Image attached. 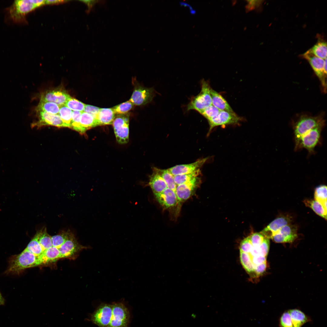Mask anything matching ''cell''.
I'll return each mask as SVG.
<instances>
[{
  "label": "cell",
  "mask_w": 327,
  "mask_h": 327,
  "mask_svg": "<svg viewBox=\"0 0 327 327\" xmlns=\"http://www.w3.org/2000/svg\"><path fill=\"white\" fill-rule=\"evenodd\" d=\"M314 200L320 202L327 211V186L321 185L317 187L315 190Z\"/></svg>",
  "instance_id": "30"
},
{
  "label": "cell",
  "mask_w": 327,
  "mask_h": 327,
  "mask_svg": "<svg viewBox=\"0 0 327 327\" xmlns=\"http://www.w3.org/2000/svg\"><path fill=\"white\" fill-rule=\"evenodd\" d=\"M71 110L65 105L59 106L58 115L63 123L64 127L71 128Z\"/></svg>",
  "instance_id": "31"
},
{
  "label": "cell",
  "mask_w": 327,
  "mask_h": 327,
  "mask_svg": "<svg viewBox=\"0 0 327 327\" xmlns=\"http://www.w3.org/2000/svg\"><path fill=\"white\" fill-rule=\"evenodd\" d=\"M115 117L112 108H100L96 117L97 126L112 124Z\"/></svg>",
  "instance_id": "22"
},
{
  "label": "cell",
  "mask_w": 327,
  "mask_h": 327,
  "mask_svg": "<svg viewBox=\"0 0 327 327\" xmlns=\"http://www.w3.org/2000/svg\"><path fill=\"white\" fill-rule=\"evenodd\" d=\"M279 327H294L288 310L281 315L279 320Z\"/></svg>",
  "instance_id": "41"
},
{
  "label": "cell",
  "mask_w": 327,
  "mask_h": 327,
  "mask_svg": "<svg viewBox=\"0 0 327 327\" xmlns=\"http://www.w3.org/2000/svg\"><path fill=\"white\" fill-rule=\"evenodd\" d=\"M200 182V178L198 176L189 181L177 185L175 192L178 202L188 199L199 187Z\"/></svg>",
  "instance_id": "13"
},
{
  "label": "cell",
  "mask_w": 327,
  "mask_h": 327,
  "mask_svg": "<svg viewBox=\"0 0 327 327\" xmlns=\"http://www.w3.org/2000/svg\"><path fill=\"white\" fill-rule=\"evenodd\" d=\"M158 170L166 183L167 187L175 192L177 185L174 181V176L168 169L162 170L158 169Z\"/></svg>",
  "instance_id": "32"
},
{
  "label": "cell",
  "mask_w": 327,
  "mask_h": 327,
  "mask_svg": "<svg viewBox=\"0 0 327 327\" xmlns=\"http://www.w3.org/2000/svg\"><path fill=\"white\" fill-rule=\"evenodd\" d=\"M5 304V299L2 297L0 292V306L4 305Z\"/></svg>",
  "instance_id": "52"
},
{
  "label": "cell",
  "mask_w": 327,
  "mask_h": 327,
  "mask_svg": "<svg viewBox=\"0 0 327 327\" xmlns=\"http://www.w3.org/2000/svg\"><path fill=\"white\" fill-rule=\"evenodd\" d=\"M241 119L235 113L220 111L216 116L207 120L209 125L208 134L215 127L237 124Z\"/></svg>",
  "instance_id": "11"
},
{
  "label": "cell",
  "mask_w": 327,
  "mask_h": 327,
  "mask_svg": "<svg viewBox=\"0 0 327 327\" xmlns=\"http://www.w3.org/2000/svg\"><path fill=\"white\" fill-rule=\"evenodd\" d=\"M303 202L306 206L311 208L317 215L326 220L327 211L320 202L312 199H305Z\"/></svg>",
  "instance_id": "27"
},
{
  "label": "cell",
  "mask_w": 327,
  "mask_h": 327,
  "mask_svg": "<svg viewBox=\"0 0 327 327\" xmlns=\"http://www.w3.org/2000/svg\"><path fill=\"white\" fill-rule=\"evenodd\" d=\"M129 117L128 114H118L112 123L117 142L120 144L127 143L129 140Z\"/></svg>",
  "instance_id": "6"
},
{
  "label": "cell",
  "mask_w": 327,
  "mask_h": 327,
  "mask_svg": "<svg viewBox=\"0 0 327 327\" xmlns=\"http://www.w3.org/2000/svg\"><path fill=\"white\" fill-rule=\"evenodd\" d=\"M220 111L211 104L204 109L200 114L208 120L216 116Z\"/></svg>",
  "instance_id": "40"
},
{
  "label": "cell",
  "mask_w": 327,
  "mask_h": 327,
  "mask_svg": "<svg viewBox=\"0 0 327 327\" xmlns=\"http://www.w3.org/2000/svg\"><path fill=\"white\" fill-rule=\"evenodd\" d=\"M36 110L37 111H43L53 114H57L59 113V106L52 102L40 100Z\"/></svg>",
  "instance_id": "29"
},
{
  "label": "cell",
  "mask_w": 327,
  "mask_h": 327,
  "mask_svg": "<svg viewBox=\"0 0 327 327\" xmlns=\"http://www.w3.org/2000/svg\"><path fill=\"white\" fill-rule=\"evenodd\" d=\"M35 235L43 251L53 246L51 236L48 233L45 227L38 231Z\"/></svg>",
  "instance_id": "26"
},
{
  "label": "cell",
  "mask_w": 327,
  "mask_h": 327,
  "mask_svg": "<svg viewBox=\"0 0 327 327\" xmlns=\"http://www.w3.org/2000/svg\"><path fill=\"white\" fill-rule=\"evenodd\" d=\"M212 104L220 111H225L233 113H235L226 100L220 94L210 88Z\"/></svg>",
  "instance_id": "21"
},
{
  "label": "cell",
  "mask_w": 327,
  "mask_h": 327,
  "mask_svg": "<svg viewBox=\"0 0 327 327\" xmlns=\"http://www.w3.org/2000/svg\"><path fill=\"white\" fill-rule=\"evenodd\" d=\"M88 247L80 244L72 232L62 245L58 249L61 258L72 257L78 252Z\"/></svg>",
  "instance_id": "12"
},
{
  "label": "cell",
  "mask_w": 327,
  "mask_h": 327,
  "mask_svg": "<svg viewBox=\"0 0 327 327\" xmlns=\"http://www.w3.org/2000/svg\"><path fill=\"white\" fill-rule=\"evenodd\" d=\"M297 227L291 224L282 227L271 239L276 243H291L297 237Z\"/></svg>",
  "instance_id": "16"
},
{
  "label": "cell",
  "mask_w": 327,
  "mask_h": 327,
  "mask_svg": "<svg viewBox=\"0 0 327 327\" xmlns=\"http://www.w3.org/2000/svg\"><path fill=\"white\" fill-rule=\"evenodd\" d=\"M38 121L35 126L51 125L57 127H64L63 123L58 114H53L43 111H37Z\"/></svg>",
  "instance_id": "19"
},
{
  "label": "cell",
  "mask_w": 327,
  "mask_h": 327,
  "mask_svg": "<svg viewBox=\"0 0 327 327\" xmlns=\"http://www.w3.org/2000/svg\"><path fill=\"white\" fill-rule=\"evenodd\" d=\"M154 194L157 201L165 208L173 207L178 203L176 192L168 187L162 192Z\"/></svg>",
  "instance_id": "18"
},
{
  "label": "cell",
  "mask_w": 327,
  "mask_h": 327,
  "mask_svg": "<svg viewBox=\"0 0 327 327\" xmlns=\"http://www.w3.org/2000/svg\"><path fill=\"white\" fill-rule=\"evenodd\" d=\"M240 253V261L245 270L249 274L254 272L253 266L249 255L241 251Z\"/></svg>",
  "instance_id": "36"
},
{
  "label": "cell",
  "mask_w": 327,
  "mask_h": 327,
  "mask_svg": "<svg viewBox=\"0 0 327 327\" xmlns=\"http://www.w3.org/2000/svg\"><path fill=\"white\" fill-rule=\"evenodd\" d=\"M294 327H301L306 323L310 322V317L298 309L288 310Z\"/></svg>",
  "instance_id": "24"
},
{
  "label": "cell",
  "mask_w": 327,
  "mask_h": 327,
  "mask_svg": "<svg viewBox=\"0 0 327 327\" xmlns=\"http://www.w3.org/2000/svg\"><path fill=\"white\" fill-rule=\"evenodd\" d=\"M45 4V0H16L6 9L8 18L13 22H26L25 15L36 8Z\"/></svg>",
  "instance_id": "1"
},
{
  "label": "cell",
  "mask_w": 327,
  "mask_h": 327,
  "mask_svg": "<svg viewBox=\"0 0 327 327\" xmlns=\"http://www.w3.org/2000/svg\"><path fill=\"white\" fill-rule=\"evenodd\" d=\"M266 257L261 256L254 257L250 259L254 271L255 267L258 265L266 262Z\"/></svg>",
  "instance_id": "47"
},
{
  "label": "cell",
  "mask_w": 327,
  "mask_h": 327,
  "mask_svg": "<svg viewBox=\"0 0 327 327\" xmlns=\"http://www.w3.org/2000/svg\"><path fill=\"white\" fill-rule=\"evenodd\" d=\"M71 97L66 91L61 89L48 90L41 95L40 100L54 103L59 106L65 105Z\"/></svg>",
  "instance_id": "15"
},
{
  "label": "cell",
  "mask_w": 327,
  "mask_h": 327,
  "mask_svg": "<svg viewBox=\"0 0 327 327\" xmlns=\"http://www.w3.org/2000/svg\"><path fill=\"white\" fill-rule=\"evenodd\" d=\"M66 1L63 0H45V4H53L65 2Z\"/></svg>",
  "instance_id": "51"
},
{
  "label": "cell",
  "mask_w": 327,
  "mask_h": 327,
  "mask_svg": "<svg viewBox=\"0 0 327 327\" xmlns=\"http://www.w3.org/2000/svg\"><path fill=\"white\" fill-rule=\"evenodd\" d=\"M71 110L74 111H83L85 104L78 100L71 97L65 104Z\"/></svg>",
  "instance_id": "38"
},
{
  "label": "cell",
  "mask_w": 327,
  "mask_h": 327,
  "mask_svg": "<svg viewBox=\"0 0 327 327\" xmlns=\"http://www.w3.org/2000/svg\"><path fill=\"white\" fill-rule=\"evenodd\" d=\"M112 315V305L103 303L91 315L90 320L99 327H109Z\"/></svg>",
  "instance_id": "10"
},
{
  "label": "cell",
  "mask_w": 327,
  "mask_h": 327,
  "mask_svg": "<svg viewBox=\"0 0 327 327\" xmlns=\"http://www.w3.org/2000/svg\"><path fill=\"white\" fill-rule=\"evenodd\" d=\"M111 305L112 315L109 327H127L130 314L127 308L121 302Z\"/></svg>",
  "instance_id": "7"
},
{
  "label": "cell",
  "mask_w": 327,
  "mask_h": 327,
  "mask_svg": "<svg viewBox=\"0 0 327 327\" xmlns=\"http://www.w3.org/2000/svg\"><path fill=\"white\" fill-rule=\"evenodd\" d=\"M25 248L37 256H40L43 252L35 234Z\"/></svg>",
  "instance_id": "35"
},
{
  "label": "cell",
  "mask_w": 327,
  "mask_h": 327,
  "mask_svg": "<svg viewBox=\"0 0 327 327\" xmlns=\"http://www.w3.org/2000/svg\"><path fill=\"white\" fill-rule=\"evenodd\" d=\"M100 109V108L96 106L90 105L85 104L83 112L91 115L96 118V116L98 114Z\"/></svg>",
  "instance_id": "46"
},
{
  "label": "cell",
  "mask_w": 327,
  "mask_h": 327,
  "mask_svg": "<svg viewBox=\"0 0 327 327\" xmlns=\"http://www.w3.org/2000/svg\"><path fill=\"white\" fill-rule=\"evenodd\" d=\"M81 112L74 111H72L71 128L81 133V128L80 125V120Z\"/></svg>",
  "instance_id": "39"
},
{
  "label": "cell",
  "mask_w": 327,
  "mask_h": 327,
  "mask_svg": "<svg viewBox=\"0 0 327 327\" xmlns=\"http://www.w3.org/2000/svg\"><path fill=\"white\" fill-rule=\"evenodd\" d=\"M247 4L245 6L246 12L258 8L263 3L262 0H246Z\"/></svg>",
  "instance_id": "45"
},
{
  "label": "cell",
  "mask_w": 327,
  "mask_h": 327,
  "mask_svg": "<svg viewBox=\"0 0 327 327\" xmlns=\"http://www.w3.org/2000/svg\"><path fill=\"white\" fill-rule=\"evenodd\" d=\"M40 265L38 256L25 248L21 253L12 257L6 273L18 274L26 269Z\"/></svg>",
  "instance_id": "2"
},
{
  "label": "cell",
  "mask_w": 327,
  "mask_h": 327,
  "mask_svg": "<svg viewBox=\"0 0 327 327\" xmlns=\"http://www.w3.org/2000/svg\"><path fill=\"white\" fill-rule=\"evenodd\" d=\"M211 88L208 81L202 80L201 82V91L197 95L191 98L187 106V111L194 110L200 113L211 105Z\"/></svg>",
  "instance_id": "4"
},
{
  "label": "cell",
  "mask_w": 327,
  "mask_h": 327,
  "mask_svg": "<svg viewBox=\"0 0 327 327\" xmlns=\"http://www.w3.org/2000/svg\"><path fill=\"white\" fill-rule=\"evenodd\" d=\"M325 124V121L314 127L305 134L301 138L296 150L306 149L308 153H315V148L319 141L322 129Z\"/></svg>",
  "instance_id": "5"
},
{
  "label": "cell",
  "mask_w": 327,
  "mask_h": 327,
  "mask_svg": "<svg viewBox=\"0 0 327 327\" xmlns=\"http://www.w3.org/2000/svg\"><path fill=\"white\" fill-rule=\"evenodd\" d=\"M302 57L309 63L315 74L320 81L324 92H326V75L324 70L325 59L314 55L309 50L303 54Z\"/></svg>",
  "instance_id": "8"
},
{
  "label": "cell",
  "mask_w": 327,
  "mask_h": 327,
  "mask_svg": "<svg viewBox=\"0 0 327 327\" xmlns=\"http://www.w3.org/2000/svg\"><path fill=\"white\" fill-rule=\"evenodd\" d=\"M155 95L153 88H147L138 84L135 85L133 93L129 100L134 105H145L150 102Z\"/></svg>",
  "instance_id": "9"
},
{
  "label": "cell",
  "mask_w": 327,
  "mask_h": 327,
  "mask_svg": "<svg viewBox=\"0 0 327 327\" xmlns=\"http://www.w3.org/2000/svg\"><path fill=\"white\" fill-rule=\"evenodd\" d=\"M134 105L129 101H127L112 108L116 114H125L131 110L133 107Z\"/></svg>",
  "instance_id": "37"
},
{
  "label": "cell",
  "mask_w": 327,
  "mask_h": 327,
  "mask_svg": "<svg viewBox=\"0 0 327 327\" xmlns=\"http://www.w3.org/2000/svg\"><path fill=\"white\" fill-rule=\"evenodd\" d=\"M200 173V169L190 173L174 176V181L176 185H178L189 181L198 177Z\"/></svg>",
  "instance_id": "33"
},
{
  "label": "cell",
  "mask_w": 327,
  "mask_h": 327,
  "mask_svg": "<svg viewBox=\"0 0 327 327\" xmlns=\"http://www.w3.org/2000/svg\"><path fill=\"white\" fill-rule=\"evenodd\" d=\"M324 121L323 116L321 115L316 116L303 115L298 119L293 125L296 151L301 138L311 129Z\"/></svg>",
  "instance_id": "3"
},
{
  "label": "cell",
  "mask_w": 327,
  "mask_h": 327,
  "mask_svg": "<svg viewBox=\"0 0 327 327\" xmlns=\"http://www.w3.org/2000/svg\"><path fill=\"white\" fill-rule=\"evenodd\" d=\"M292 218L288 215L281 216L271 222L260 233L264 237L271 239L282 227L291 224Z\"/></svg>",
  "instance_id": "14"
},
{
  "label": "cell",
  "mask_w": 327,
  "mask_h": 327,
  "mask_svg": "<svg viewBox=\"0 0 327 327\" xmlns=\"http://www.w3.org/2000/svg\"><path fill=\"white\" fill-rule=\"evenodd\" d=\"M309 50L311 53L318 57L323 59L327 58V43L324 41H318Z\"/></svg>",
  "instance_id": "28"
},
{
  "label": "cell",
  "mask_w": 327,
  "mask_h": 327,
  "mask_svg": "<svg viewBox=\"0 0 327 327\" xmlns=\"http://www.w3.org/2000/svg\"><path fill=\"white\" fill-rule=\"evenodd\" d=\"M252 246V244L248 236L243 239L240 243V251L248 253L251 251Z\"/></svg>",
  "instance_id": "43"
},
{
  "label": "cell",
  "mask_w": 327,
  "mask_h": 327,
  "mask_svg": "<svg viewBox=\"0 0 327 327\" xmlns=\"http://www.w3.org/2000/svg\"><path fill=\"white\" fill-rule=\"evenodd\" d=\"M148 185L154 194L162 192L167 187L166 183L159 171L158 168H153V173L149 177Z\"/></svg>",
  "instance_id": "20"
},
{
  "label": "cell",
  "mask_w": 327,
  "mask_h": 327,
  "mask_svg": "<svg viewBox=\"0 0 327 327\" xmlns=\"http://www.w3.org/2000/svg\"><path fill=\"white\" fill-rule=\"evenodd\" d=\"M81 1L87 5L88 9L89 10L93 8L96 3H102V2H99L100 1L98 0H83Z\"/></svg>",
  "instance_id": "49"
},
{
  "label": "cell",
  "mask_w": 327,
  "mask_h": 327,
  "mask_svg": "<svg viewBox=\"0 0 327 327\" xmlns=\"http://www.w3.org/2000/svg\"><path fill=\"white\" fill-rule=\"evenodd\" d=\"M269 239L265 237L263 241L259 246L261 256L267 257L269 252Z\"/></svg>",
  "instance_id": "44"
},
{
  "label": "cell",
  "mask_w": 327,
  "mask_h": 327,
  "mask_svg": "<svg viewBox=\"0 0 327 327\" xmlns=\"http://www.w3.org/2000/svg\"><path fill=\"white\" fill-rule=\"evenodd\" d=\"M71 232L68 230L63 231L57 235L51 236L52 246L59 249L65 242Z\"/></svg>",
  "instance_id": "34"
},
{
  "label": "cell",
  "mask_w": 327,
  "mask_h": 327,
  "mask_svg": "<svg viewBox=\"0 0 327 327\" xmlns=\"http://www.w3.org/2000/svg\"><path fill=\"white\" fill-rule=\"evenodd\" d=\"M180 4L181 5L188 7L190 10V13L191 14L194 15L196 14V10L194 9L188 3L185 2H180Z\"/></svg>",
  "instance_id": "50"
},
{
  "label": "cell",
  "mask_w": 327,
  "mask_h": 327,
  "mask_svg": "<svg viewBox=\"0 0 327 327\" xmlns=\"http://www.w3.org/2000/svg\"><path fill=\"white\" fill-rule=\"evenodd\" d=\"M81 133L84 134L88 130L97 126L95 117L87 113L82 112L80 120Z\"/></svg>",
  "instance_id": "25"
},
{
  "label": "cell",
  "mask_w": 327,
  "mask_h": 327,
  "mask_svg": "<svg viewBox=\"0 0 327 327\" xmlns=\"http://www.w3.org/2000/svg\"><path fill=\"white\" fill-rule=\"evenodd\" d=\"M253 246H259L262 243L264 237L259 233H254L249 236Z\"/></svg>",
  "instance_id": "42"
},
{
  "label": "cell",
  "mask_w": 327,
  "mask_h": 327,
  "mask_svg": "<svg viewBox=\"0 0 327 327\" xmlns=\"http://www.w3.org/2000/svg\"><path fill=\"white\" fill-rule=\"evenodd\" d=\"M207 159L208 158L199 159L194 163L176 165L168 170L173 176L191 173L200 169Z\"/></svg>",
  "instance_id": "17"
},
{
  "label": "cell",
  "mask_w": 327,
  "mask_h": 327,
  "mask_svg": "<svg viewBox=\"0 0 327 327\" xmlns=\"http://www.w3.org/2000/svg\"><path fill=\"white\" fill-rule=\"evenodd\" d=\"M266 262L257 266L255 267L254 271V273L255 275V276H261L266 271Z\"/></svg>",
  "instance_id": "48"
},
{
  "label": "cell",
  "mask_w": 327,
  "mask_h": 327,
  "mask_svg": "<svg viewBox=\"0 0 327 327\" xmlns=\"http://www.w3.org/2000/svg\"><path fill=\"white\" fill-rule=\"evenodd\" d=\"M38 257L40 265L55 262L61 258L58 249L53 246L44 250Z\"/></svg>",
  "instance_id": "23"
}]
</instances>
